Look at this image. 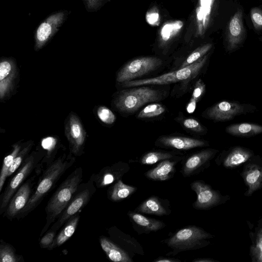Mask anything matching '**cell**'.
Returning a JSON list of instances; mask_svg holds the SVG:
<instances>
[{
    "mask_svg": "<svg viewBox=\"0 0 262 262\" xmlns=\"http://www.w3.org/2000/svg\"><path fill=\"white\" fill-rule=\"evenodd\" d=\"M75 158L72 154L59 157L42 172L37 186L25 207L16 219L19 220L34 210L43 199L55 187L63 174L74 163Z\"/></svg>",
    "mask_w": 262,
    "mask_h": 262,
    "instance_id": "1",
    "label": "cell"
},
{
    "mask_svg": "<svg viewBox=\"0 0 262 262\" xmlns=\"http://www.w3.org/2000/svg\"><path fill=\"white\" fill-rule=\"evenodd\" d=\"M82 167L76 168L60 184L49 200L45 207L46 223L40 232L44 234L55 222L77 191L83 177Z\"/></svg>",
    "mask_w": 262,
    "mask_h": 262,
    "instance_id": "2",
    "label": "cell"
},
{
    "mask_svg": "<svg viewBox=\"0 0 262 262\" xmlns=\"http://www.w3.org/2000/svg\"><path fill=\"white\" fill-rule=\"evenodd\" d=\"M121 91L115 97L116 108L124 114H133L148 103L160 101L163 97L160 90L142 86L128 88Z\"/></svg>",
    "mask_w": 262,
    "mask_h": 262,
    "instance_id": "3",
    "label": "cell"
},
{
    "mask_svg": "<svg viewBox=\"0 0 262 262\" xmlns=\"http://www.w3.org/2000/svg\"><path fill=\"white\" fill-rule=\"evenodd\" d=\"M214 237L203 228L195 225L182 228L173 235L164 240L172 251L166 255H176L179 252L199 249L210 244L208 239Z\"/></svg>",
    "mask_w": 262,
    "mask_h": 262,
    "instance_id": "4",
    "label": "cell"
},
{
    "mask_svg": "<svg viewBox=\"0 0 262 262\" xmlns=\"http://www.w3.org/2000/svg\"><path fill=\"white\" fill-rule=\"evenodd\" d=\"M207 59L208 56L205 55L195 62L184 68L155 77L126 81L122 83V86L128 88L147 85H166L187 82L199 75L206 63Z\"/></svg>",
    "mask_w": 262,
    "mask_h": 262,
    "instance_id": "5",
    "label": "cell"
},
{
    "mask_svg": "<svg viewBox=\"0 0 262 262\" xmlns=\"http://www.w3.org/2000/svg\"><path fill=\"white\" fill-rule=\"evenodd\" d=\"M45 156L41 151H33L25 159L1 195L0 214L4 213L11 198L33 171L37 169Z\"/></svg>",
    "mask_w": 262,
    "mask_h": 262,
    "instance_id": "6",
    "label": "cell"
},
{
    "mask_svg": "<svg viewBox=\"0 0 262 262\" xmlns=\"http://www.w3.org/2000/svg\"><path fill=\"white\" fill-rule=\"evenodd\" d=\"M96 191L95 184L90 179L86 182L81 183L74 195L49 229L58 231L87 205Z\"/></svg>",
    "mask_w": 262,
    "mask_h": 262,
    "instance_id": "7",
    "label": "cell"
},
{
    "mask_svg": "<svg viewBox=\"0 0 262 262\" xmlns=\"http://www.w3.org/2000/svg\"><path fill=\"white\" fill-rule=\"evenodd\" d=\"M162 64L161 59L156 57L147 56L134 59L126 63L118 71L116 81L122 83L134 80L156 71Z\"/></svg>",
    "mask_w": 262,
    "mask_h": 262,
    "instance_id": "8",
    "label": "cell"
},
{
    "mask_svg": "<svg viewBox=\"0 0 262 262\" xmlns=\"http://www.w3.org/2000/svg\"><path fill=\"white\" fill-rule=\"evenodd\" d=\"M255 107L249 104L236 101H222L207 108L203 116L215 122L230 120L235 116L253 111Z\"/></svg>",
    "mask_w": 262,
    "mask_h": 262,
    "instance_id": "9",
    "label": "cell"
},
{
    "mask_svg": "<svg viewBox=\"0 0 262 262\" xmlns=\"http://www.w3.org/2000/svg\"><path fill=\"white\" fill-rule=\"evenodd\" d=\"M190 186L196 194V199L192 204L195 209H209L226 201L225 196L201 180L192 182Z\"/></svg>",
    "mask_w": 262,
    "mask_h": 262,
    "instance_id": "10",
    "label": "cell"
},
{
    "mask_svg": "<svg viewBox=\"0 0 262 262\" xmlns=\"http://www.w3.org/2000/svg\"><path fill=\"white\" fill-rule=\"evenodd\" d=\"M38 175L36 173L30 177L17 190L8 204L4 213V217L10 221L16 219L31 196L34 190L36 178Z\"/></svg>",
    "mask_w": 262,
    "mask_h": 262,
    "instance_id": "11",
    "label": "cell"
},
{
    "mask_svg": "<svg viewBox=\"0 0 262 262\" xmlns=\"http://www.w3.org/2000/svg\"><path fill=\"white\" fill-rule=\"evenodd\" d=\"M215 149H205L196 152L186 159L184 158L181 173L184 177H189L198 174L207 168L210 161L217 153Z\"/></svg>",
    "mask_w": 262,
    "mask_h": 262,
    "instance_id": "12",
    "label": "cell"
},
{
    "mask_svg": "<svg viewBox=\"0 0 262 262\" xmlns=\"http://www.w3.org/2000/svg\"><path fill=\"white\" fill-rule=\"evenodd\" d=\"M65 134L69 143L71 154L80 156L83 153L86 133L79 118L71 113L65 125Z\"/></svg>",
    "mask_w": 262,
    "mask_h": 262,
    "instance_id": "13",
    "label": "cell"
},
{
    "mask_svg": "<svg viewBox=\"0 0 262 262\" xmlns=\"http://www.w3.org/2000/svg\"><path fill=\"white\" fill-rule=\"evenodd\" d=\"M129 169L128 163L119 161L102 168L97 173H93L90 179L94 182L96 187L102 188L121 180Z\"/></svg>",
    "mask_w": 262,
    "mask_h": 262,
    "instance_id": "14",
    "label": "cell"
},
{
    "mask_svg": "<svg viewBox=\"0 0 262 262\" xmlns=\"http://www.w3.org/2000/svg\"><path fill=\"white\" fill-rule=\"evenodd\" d=\"M155 145L163 148L187 150L208 146V143L203 140L188 137L162 136L157 139Z\"/></svg>",
    "mask_w": 262,
    "mask_h": 262,
    "instance_id": "15",
    "label": "cell"
},
{
    "mask_svg": "<svg viewBox=\"0 0 262 262\" xmlns=\"http://www.w3.org/2000/svg\"><path fill=\"white\" fill-rule=\"evenodd\" d=\"M17 67L10 59H4L0 62V98L1 100L9 96L14 89Z\"/></svg>",
    "mask_w": 262,
    "mask_h": 262,
    "instance_id": "16",
    "label": "cell"
},
{
    "mask_svg": "<svg viewBox=\"0 0 262 262\" xmlns=\"http://www.w3.org/2000/svg\"><path fill=\"white\" fill-rule=\"evenodd\" d=\"M247 162L244 166L242 176L247 187L245 195L249 196L262 187V165Z\"/></svg>",
    "mask_w": 262,
    "mask_h": 262,
    "instance_id": "17",
    "label": "cell"
},
{
    "mask_svg": "<svg viewBox=\"0 0 262 262\" xmlns=\"http://www.w3.org/2000/svg\"><path fill=\"white\" fill-rule=\"evenodd\" d=\"M127 215L133 228L139 234L156 232L166 226L162 221L145 216L137 212L129 211Z\"/></svg>",
    "mask_w": 262,
    "mask_h": 262,
    "instance_id": "18",
    "label": "cell"
},
{
    "mask_svg": "<svg viewBox=\"0 0 262 262\" xmlns=\"http://www.w3.org/2000/svg\"><path fill=\"white\" fill-rule=\"evenodd\" d=\"M134 211L157 216L168 215L171 212L169 201L156 195L145 200Z\"/></svg>",
    "mask_w": 262,
    "mask_h": 262,
    "instance_id": "19",
    "label": "cell"
},
{
    "mask_svg": "<svg viewBox=\"0 0 262 262\" xmlns=\"http://www.w3.org/2000/svg\"><path fill=\"white\" fill-rule=\"evenodd\" d=\"M64 14L62 12L51 15L38 27L36 34V46L37 50L41 48L61 24Z\"/></svg>",
    "mask_w": 262,
    "mask_h": 262,
    "instance_id": "20",
    "label": "cell"
},
{
    "mask_svg": "<svg viewBox=\"0 0 262 262\" xmlns=\"http://www.w3.org/2000/svg\"><path fill=\"white\" fill-rule=\"evenodd\" d=\"M184 158L167 159L161 161L156 167L147 171L144 175L146 178L154 181H165L170 180L176 171V165Z\"/></svg>",
    "mask_w": 262,
    "mask_h": 262,
    "instance_id": "21",
    "label": "cell"
},
{
    "mask_svg": "<svg viewBox=\"0 0 262 262\" xmlns=\"http://www.w3.org/2000/svg\"><path fill=\"white\" fill-rule=\"evenodd\" d=\"M244 28L243 24V12L239 9L231 17L227 32V49L232 51L236 49L242 42Z\"/></svg>",
    "mask_w": 262,
    "mask_h": 262,
    "instance_id": "22",
    "label": "cell"
},
{
    "mask_svg": "<svg viewBox=\"0 0 262 262\" xmlns=\"http://www.w3.org/2000/svg\"><path fill=\"white\" fill-rule=\"evenodd\" d=\"M100 246L107 257L114 262H133L127 251L104 236L99 238Z\"/></svg>",
    "mask_w": 262,
    "mask_h": 262,
    "instance_id": "23",
    "label": "cell"
},
{
    "mask_svg": "<svg viewBox=\"0 0 262 262\" xmlns=\"http://www.w3.org/2000/svg\"><path fill=\"white\" fill-rule=\"evenodd\" d=\"M253 152L243 147L236 146L230 150L222 159V164L227 168H234L246 163L253 156Z\"/></svg>",
    "mask_w": 262,
    "mask_h": 262,
    "instance_id": "24",
    "label": "cell"
},
{
    "mask_svg": "<svg viewBox=\"0 0 262 262\" xmlns=\"http://www.w3.org/2000/svg\"><path fill=\"white\" fill-rule=\"evenodd\" d=\"M108 232L116 243L125 248L126 251L129 250L134 253L144 254L142 247L134 238L124 234L115 227L109 229Z\"/></svg>",
    "mask_w": 262,
    "mask_h": 262,
    "instance_id": "25",
    "label": "cell"
},
{
    "mask_svg": "<svg viewBox=\"0 0 262 262\" xmlns=\"http://www.w3.org/2000/svg\"><path fill=\"white\" fill-rule=\"evenodd\" d=\"M79 213L69 220L63 225L62 229L56 234L52 244L47 249L52 250L59 247L66 243L74 234L79 222Z\"/></svg>",
    "mask_w": 262,
    "mask_h": 262,
    "instance_id": "26",
    "label": "cell"
},
{
    "mask_svg": "<svg viewBox=\"0 0 262 262\" xmlns=\"http://www.w3.org/2000/svg\"><path fill=\"white\" fill-rule=\"evenodd\" d=\"M137 189L136 187L124 184L121 179L108 188L107 196L112 202H120L133 194Z\"/></svg>",
    "mask_w": 262,
    "mask_h": 262,
    "instance_id": "27",
    "label": "cell"
},
{
    "mask_svg": "<svg viewBox=\"0 0 262 262\" xmlns=\"http://www.w3.org/2000/svg\"><path fill=\"white\" fill-rule=\"evenodd\" d=\"M226 132L232 136L251 137L262 133V126L251 123L233 124L227 126Z\"/></svg>",
    "mask_w": 262,
    "mask_h": 262,
    "instance_id": "28",
    "label": "cell"
},
{
    "mask_svg": "<svg viewBox=\"0 0 262 262\" xmlns=\"http://www.w3.org/2000/svg\"><path fill=\"white\" fill-rule=\"evenodd\" d=\"M214 0H200V5L196 9V20L198 33L202 35L207 28L212 7Z\"/></svg>",
    "mask_w": 262,
    "mask_h": 262,
    "instance_id": "29",
    "label": "cell"
},
{
    "mask_svg": "<svg viewBox=\"0 0 262 262\" xmlns=\"http://www.w3.org/2000/svg\"><path fill=\"white\" fill-rule=\"evenodd\" d=\"M250 235L251 245L250 248V255L252 261L262 262V219H261Z\"/></svg>",
    "mask_w": 262,
    "mask_h": 262,
    "instance_id": "30",
    "label": "cell"
},
{
    "mask_svg": "<svg viewBox=\"0 0 262 262\" xmlns=\"http://www.w3.org/2000/svg\"><path fill=\"white\" fill-rule=\"evenodd\" d=\"M183 154L174 151H150L144 154L138 161L142 165H151L167 159L182 157Z\"/></svg>",
    "mask_w": 262,
    "mask_h": 262,
    "instance_id": "31",
    "label": "cell"
},
{
    "mask_svg": "<svg viewBox=\"0 0 262 262\" xmlns=\"http://www.w3.org/2000/svg\"><path fill=\"white\" fill-rule=\"evenodd\" d=\"M21 148L22 145L21 144L16 143L14 144L11 152L4 159L0 173V192H2L6 180L7 178L8 170L14 158L18 154Z\"/></svg>",
    "mask_w": 262,
    "mask_h": 262,
    "instance_id": "32",
    "label": "cell"
},
{
    "mask_svg": "<svg viewBox=\"0 0 262 262\" xmlns=\"http://www.w3.org/2000/svg\"><path fill=\"white\" fill-rule=\"evenodd\" d=\"M24 261L23 257L16 253V251L12 245L3 239L1 240V262H24Z\"/></svg>",
    "mask_w": 262,
    "mask_h": 262,
    "instance_id": "33",
    "label": "cell"
},
{
    "mask_svg": "<svg viewBox=\"0 0 262 262\" xmlns=\"http://www.w3.org/2000/svg\"><path fill=\"white\" fill-rule=\"evenodd\" d=\"M206 91V85L201 79L197 80L191 95V97L186 106V111L191 114L195 110L196 103L203 97Z\"/></svg>",
    "mask_w": 262,
    "mask_h": 262,
    "instance_id": "34",
    "label": "cell"
},
{
    "mask_svg": "<svg viewBox=\"0 0 262 262\" xmlns=\"http://www.w3.org/2000/svg\"><path fill=\"white\" fill-rule=\"evenodd\" d=\"M166 107L162 104L153 102L145 106L137 115L138 119L158 117L165 113Z\"/></svg>",
    "mask_w": 262,
    "mask_h": 262,
    "instance_id": "35",
    "label": "cell"
},
{
    "mask_svg": "<svg viewBox=\"0 0 262 262\" xmlns=\"http://www.w3.org/2000/svg\"><path fill=\"white\" fill-rule=\"evenodd\" d=\"M183 26V23L178 20L165 24L161 28L160 36L163 42H166L174 37Z\"/></svg>",
    "mask_w": 262,
    "mask_h": 262,
    "instance_id": "36",
    "label": "cell"
},
{
    "mask_svg": "<svg viewBox=\"0 0 262 262\" xmlns=\"http://www.w3.org/2000/svg\"><path fill=\"white\" fill-rule=\"evenodd\" d=\"M212 47L211 43H207L199 47L186 58L178 69L184 68L195 62L205 56Z\"/></svg>",
    "mask_w": 262,
    "mask_h": 262,
    "instance_id": "37",
    "label": "cell"
},
{
    "mask_svg": "<svg viewBox=\"0 0 262 262\" xmlns=\"http://www.w3.org/2000/svg\"><path fill=\"white\" fill-rule=\"evenodd\" d=\"M33 144V143L32 142H29L21 148L18 154L14 158L12 165L8 170L7 178L10 177L20 167L24 161L28 156L29 153L32 148Z\"/></svg>",
    "mask_w": 262,
    "mask_h": 262,
    "instance_id": "38",
    "label": "cell"
},
{
    "mask_svg": "<svg viewBox=\"0 0 262 262\" xmlns=\"http://www.w3.org/2000/svg\"><path fill=\"white\" fill-rule=\"evenodd\" d=\"M178 121L186 129L197 133L206 132V128L196 119L188 117H179Z\"/></svg>",
    "mask_w": 262,
    "mask_h": 262,
    "instance_id": "39",
    "label": "cell"
},
{
    "mask_svg": "<svg viewBox=\"0 0 262 262\" xmlns=\"http://www.w3.org/2000/svg\"><path fill=\"white\" fill-rule=\"evenodd\" d=\"M98 118L106 124H113L116 119V116L108 107L104 106H99L97 110Z\"/></svg>",
    "mask_w": 262,
    "mask_h": 262,
    "instance_id": "40",
    "label": "cell"
},
{
    "mask_svg": "<svg viewBox=\"0 0 262 262\" xmlns=\"http://www.w3.org/2000/svg\"><path fill=\"white\" fill-rule=\"evenodd\" d=\"M57 231L49 229L39 241L40 247L42 249H48L52 244L57 234Z\"/></svg>",
    "mask_w": 262,
    "mask_h": 262,
    "instance_id": "41",
    "label": "cell"
},
{
    "mask_svg": "<svg viewBox=\"0 0 262 262\" xmlns=\"http://www.w3.org/2000/svg\"><path fill=\"white\" fill-rule=\"evenodd\" d=\"M250 15L255 29H262V10L258 8H253L251 10Z\"/></svg>",
    "mask_w": 262,
    "mask_h": 262,
    "instance_id": "42",
    "label": "cell"
},
{
    "mask_svg": "<svg viewBox=\"0 0 262 262\" xmlns=\"http://www.w3.org/2000/svg\"><path fill=\"white\" fill-rule=\"evenodd\" d=\"M146 19L150 25H157L159 22V14L157 11H150L147 13Z\"/></svg>",
    "mask_w": 262,
    "mask_h": 262,
    "instance_id": "43",
    "label": "cell"
},
{
    "mask_svg": "<svg viewBox=\"0 0 262 262\" xmlns=\"http://www.w3.org/2000/svg\"><path fill=\"white\" fill-rule=\"evenodd\" d=\"M155 262H181V260L178 259H174L173 258L159 257L154 260Z\"/></svg>",
    "mask_w": 262,
    "mask_h": 262,
    "instance_id": "44",
    "label": "cell"
},
{
    "mask_svg": "<svg viewBox=\"0 0 262 262\" xmlns=\"http://www.w3.org/2000/svg\"><path fill=\"white\" fill-rule=\"evenodd\" d=\"M99 1V0H86V2L89 8H93L97 5Z\"/></svg>",
    "mask_w": 262,
    "mask_h": 262,
    "instance_id": "45",
    "label": "cell"
},
{
    "mask_svg": "<svg viewBox=\"0 0 262 262\" xmlns=\"http://www.w3.org/2000/svg\"><path fill=\"white\" fill-rule=\"evenodd\" d=\"M215 260L207 258H197L192 260L193 262H212Z\"/></svg>",
    "mask_w": 262,
    "mask_h": 262,
    "instance_id": "46",
    "label": "cell"
}]
</instances>
